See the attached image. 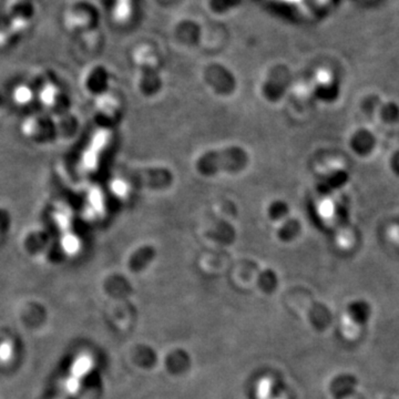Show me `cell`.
Masks as SVG:
<instances>
[{
  "instance_id": "cell-1",
  "label": "cell",
  "mask_w": 399,
  "mask_h": 399,
  "mask_svg": "<svg viewBox=\"0 0 399 399\" xmlns=\"http://www.w3.org/2000/svg\"><path fill=\"white\" fill-rule=\"evenodd\" d=\"M247 163V154L241 148H228L204 154L200 158L197 169L203 174H215L221 171H240Z\"/></svg>"
},
{
  "instance_id": "cell-2",
  "label": "cell",
  "mask_w": 399,
  "mask_h": 399,
  "mask_svg": "<svg viewBox=\"0 0 399 399\" xmlns=\"http://www.w3.org/2000/svg\"><path fill=\"white\" fill-rule=\"evenodd\" d=\"M348 148L359 159H370L378 149V136L370 128L359 127L348 136Z\"/></svg>"
},
{
  "instance_id": "cell-3",
  "label": "cell",
  "mask_w": 399,
  "mask_h": 399,
  "mask_svg": "<svg viewBox=\"0 0 399 399\" xmlns=\"http://www.w3.org/2000/svg\"><path fill=\"white\" fill-rule=\"evenodd\" d=\"M375 119L385 127L399 125V104L395 100H382Z\"/></svg>"
},
{
  "instance_id": "cell-4",
  "label": "cell",
  "mask_w": 399,
  "mask_h": 399,
  "mask_svg": "<svg viewBox=\"0 0 399 399\" xmlns=\"http://www.w3.org/2000/svg\"><path fill=\"white\" fill-rule=\"evenodd\" d=\"M136 178L142 182V185H148L150 188H162L170 184L172 176L170 172L163 169H152V170H142Z\"/></svg>"
},
{
  "instance_id": "cell-5",
  "label": "cell",
  "mask_w": 399,
  "mask_h": 399,
  "mask_svg": "<svg viewBox=\"0 0 399 399\" xmlns=\"http://www.w3.org/2000/svg\"><path fill=\"white\" fill-rule=\"evenodd\" d=\"M154 256V251L152 247H142V250L136 253L134 258H132L131 267L134 271H139V269H143L150 261H152Z\"/></svg>"
},
{
  "instance_id": "cell-6",
  "label": "cell",
  "mask_w": 399,
  "mask_h": 399,
  "mask_svg": "<svg viewBox=\"0 0 399 399\" xmlns=\"http://www.w3.org/2000/svg\"><path fill=\"white\" fill-rule=\"evenodd\" d=\"M387 167L394 177L399 179V148L394 150L388 156Z\"/></svg>"
}]
</instances>
